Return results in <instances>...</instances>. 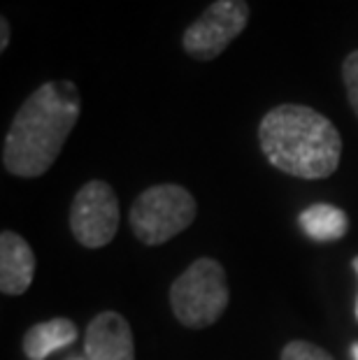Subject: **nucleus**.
<instances>
[{
    "mask_svg": "<svg viewBox=\"0 0 358 360\" xmlns=\"http://www.w3.org/2000/svg\"><path fill=\"white\" fill-rule=\"evenodd\" d=\"M82 114L79 89L70 79L44 82L14 114L3 144V165L14 177H42L56 163Z\"/></svg>",
    "mask_w": 358,
    "mask_h": 360,
    "instance_id": "nucleus-1",
    "label": "nucleus"
},
{
    "mask_svg": "<svg viewBox=\"0 0 358 360\" xmlns=\"http://www.w3.org/2000/svg\"><path fill=\"white\" fill-rule=\"evenodd\" d=\"M263 156L279 172L298 179H326L338 170L342 137L335 124L307 105H277L258 124Z\"/></svg>",
    "mask_w": 358,
    "mask_h": 360,
    "instance_id": "nucleus-2",
    "label": "nucleus"
},
{
    "mask_svg": "<svg viewBox=\"0 0 358 360\" xmlns=\"http://www.w3.org/2000/svg\"><path fill=\"white\" fill-rule=\"evenodd\" d=\"M231 302L224 265L215 258H198L170 286V307L184 328L203 330L215 326Z\"/></svg>",
    "mask_w": 358,
    "mask_h": 360,
    "instance_id": "nucleus-3",
    "label": "nucleus"
},
{
    "mask_svg": "<svg viewBox=\"0 0 358 360\" xmlns=\"http://www.w3.org/2000/svg\"><path fill=\"white\" fill-rule=\"evenodd\" d=\"M196 198L179 184H156L135 198L128 214L131 231L142 244L158 247L184 233L196 221Z\"/></svg>",
    "mask_w": 358,
    "mask_h": 360,
    "instance_id": "nucleus-4",
    "label": "nucleus"
},
{
    "mask_svg": "<svg viewBox=\"0 0 358 360\" xmlns=\"http://www.w3.org/2000/svg\"><path fill=\"white\" fill-rule=\"evenodd\" d=\"M247 0H215L181 35V47L196 60H215L249 24Z\"/></svg>",
    "mask_w": 358,
    "mask_h": 360,
    "instance_id": "nucleus-5",
    "label": "nucleus"
},
{
    "mask_svg": "<svg viewBox=\"0 0 358 360\" xmlns=\"http://www.w3.org/2000/svg\"><path fill=\"white\" fill-rule=\"evenodd\" d=\"M70 231L82 247L101 249L119 231V198L108 181H87L70 205Z\"/></svg>",
    "mask_w": 358,
    "mask_h": 360,
    "instance_id": "nucleus-6",
    "label": "nucleus"
},
{
    "mask_svg": "<svg viewBox=\"0 0 358 360\" xmlns=\"http://www.w3.org/2000/svg\"><path fill=\"white\" fill-rule=\"evenodd\" d=\"M87 360H135L131 323L117 311H101L84 333Z\"/></svg>",
    "mask_w": 358,
    "mask_h": 360,
    "instance_id": "nucleus-7",
    "label": "nucleus"
},
{
    "mask_svg": "<svg viewBox=\"0 0 358 360\" xmlns=\"http://www.w3.org/2000/svg\"><path fill=\"white\" fill-rule=\"evenodd\" d=\"M35 277V254L21 235H0V290L5 295H24Z\"/></svg>",
    "mask_w": 358,
    "mask_h": 360,
    "instance_id": "nucleus-8",
    "label": "nucleus"
},
{
    "mask_svg": "<svg viewBox=\"0 0 358 360\" xmlns=\"http://www.w3.org/2000/svg\"><path fill=\"white\" fill-rule=\"evenodd\" d=\"M79 330L70 319H49L42 323H35L24 335V354L28 360H47L51 354L70 347L77 342Z\"/></svg>",
    "mask_w": 358,
    "mask_h": 360,
    "instance_id": "nucleus-9",
    "label": "nucleus"
},
{
    "mask_svg": "<svg viewBox=\"0 0 358 360\" xmlns=\"http://www.w3.org/2000/svg\"><path fill=\"white\" fill-rule=\"evenodd\" d=\"M298 224L302 233L314 242H338L349 231V217L340 207L317 202L300 212Z\"/></svg>",
    "mask_w": 358,
    "mask_h": 360,
    "instance_id": "nucleus-10",
    "label": "nucleus"
},
{
    "mask_svg": "<svg viewBox=\"0 0 358 360\" xmlns=\"http://www.w3.org/2000/svg\"><path fill=\"white\" fill-rule=\"evenodd\" d=\"M281 360H335L328 351L312 342L293 340L281 349Z\"/></svg>",
    "mask_w": 358,
    "mask_h": 360,
    "instance_id": "nucleus-11",
    "label": "nucleus"
},
{
    "mask_svg": "<svg viewBox=\"0 0 358 360\" xmlns=\"http://www.w3.org/2000/svg\"><path fill=\"white\" fill-rule=\"evenodd\" d=\"M342 79H345V89L349 96V105L358 117V49L352 51L342 63Z\"/></svg>",
    "mask_w": 358,
    "mask_h": 360,
    "instance_id": "nucleus-12",
    "label": "nucleus"
},
{
    "mask_svg": "<svg viewBox=\"0 0 358 360\" xmlns=\"http://www.w3.org/2000/svg\"><path fill=\"white\" fill-rule=\"evenodd\" d=\"M10 47V21L7 17H0V51Z\"/></svg>",
    "mask_w": 358,
    "mask_h": 360,
    "instance_id": "nucleus-13",
    "label": "nucleus"
},
{
    "mask_svg": "<svg viewBox=\"0 0 358 360\" xmlns=\"http://www.w3.org/2000/svg\"><path fill=\"white\" fill-rule=\"evenodd\" d=\"M352 267H354V272L358 274V256L352 258ZM356 321H358V300H356Z\"/></svg>",
    "mask_w": 358,
    "mask_h": 360,
    "instance_id": "nucleus-14",
    "label": "nucleus"
},
{
    "mask_svg": "<svg viewBox=\"0 0 358 360\" xmlns=\"http://www.w3.org/2000/svg\"><path fill=\"white\" fill-rule=\"evenodd\" d=\"M352 356H354V360H358V342L352 347Z\"/></svg>",
    "mask_w": 358,
    "mask_h": 360,
    "instance_id": "nucleus-15",
    "label": "nucleus"
},
{
    "mask_svg": "<svg viewBox=\"0 0 358 360\" xmlns=\"http://www.w3.org/2000/svg\"><path fill=\"white\" fill-rule=\"evenodd\" d=\"M70 360H82V358H70Z\"/></svg>",
    "mask_w": 358,
    "mask_h": 360,
    "instance_id": "nucleus-16",
    "label": "nucleus"
}]
</instances>
